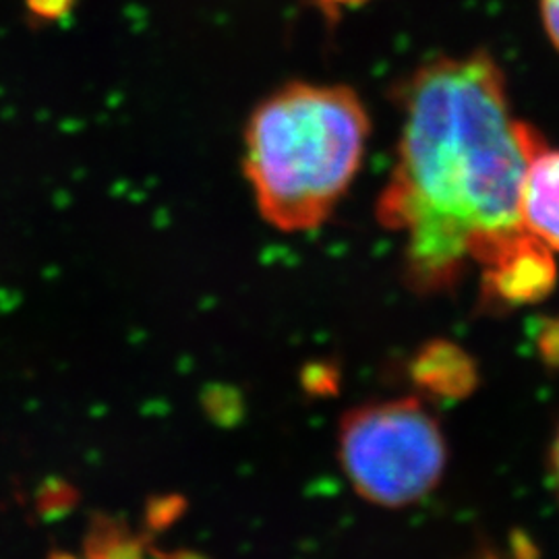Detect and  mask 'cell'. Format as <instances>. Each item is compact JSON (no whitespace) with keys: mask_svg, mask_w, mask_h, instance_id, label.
I'll use <instances>...</instances> for the list:
<instances>
[{"mask_svg":"<svg viewBox=\"0 0 559 559\" xmlns=\"http://www.w3.org/2000/svg\"><path fill=\"white\" fill-rule=\"evenodd\" d=\"M558 278L554 251L528 230L508 240L483 265L485 295L503 305H528L547 297Z\"/></svg>","mask_w":559,"mask_h":559,"instance_id":"obj_4","label":"cell"},{"mask_svg":"<svg viewBox=\"0 0 559 559\" xmlns=\"http://www.w3.org/2000/svg\"><path fill=\"white\" fill-rule=\"evenodd\" d=\"M520 222L559 253V150L543 145L528 162L520 189Z\"/></svg>","mask_w":559,"mask_h":559,"instance_id":"obj_5","label":"cell"},{"mask_svg":"<svg viewBox=\"0 0 559 559\" xmlns=\"http://www.w3.org/2000/svg\"><path fill=\"white\" fill-rule=\"evenodd\" d=\"M78 0H25V9L36 23L64 20Z\"/></svg>","mask_w":559,"mask_h":559,"instance_id":"obj_7","label":"cell"},{"mask_svg":"<svg viewBox=\"0 0 559 559\" xmlns=\"http://www.w3.org/2000/svg\"><path fill=\"white\" fill-rule=\"evenodd\" d=\"M396 162L376 205L404 240L415 290H443L526 228L520 189L545 145L516 117L506 73L485 50L427 60L400 87Z\"/></svg>","mask_w":559,"mask_h":559,"instance_id":"obj_1","label":"cell"},{"mask_svg":"<svg viewBox=\"0 0 559 559\" xmlns=\"http://www.w3.org/2000/svg\"><path fill=\"white\" fill-rule=\"evenodd\" d=\"M321 11H325L330 17H336L344 9H357L360 4H367L369 0H316Z\"/></svg>","mask_w":559,"mask_h":559,"instance_id":"obj_9","label":"cell"},{"mask_svg":"<svg viewBox=\"0 0 559 559\" xmlns=\"http://www.w3.org/2000/svg\"><path fill=\"white\" fill-rule=\"evenodd\" d=\"M417 378L433 392L464 394L475 380V371L459 348L450 344H433L420 355Z\"/></svg>","mask_w":559,"mask_h":559,"instance_id":"obj_6","label":"cell"},{"mask_svg":"<svg viewBox=\"0 0 559 559\" xmlns=\"http://www.w3.org/2000/svg\"><path fill=\"white\" fill-rule=\"evenodd\" d=\"M371 119L342 83H284L253 108L242 170L261 218L282 233L316 230L359 177Z\"/></svg>","mask_w":559,"mask_h":559,"instance_id":"obj_2","label":"cell"},{"mask_svg":"<svg viewBox=\"0 0 559 559\" xmlns=\"http://www.w3.org/2000/svg\"><path fill=\"white\" fill-rule=\"evenodd\" d=\"M539 11L545 34L559 52V0H539Z\"/></svg>","mask_w":559,"mask_h":559,"instance_id":"obj_8","label":"cell"},{"mask_svg":"<svg viewBox=\"0 0 559 559\" xmlns=\"http://www.w3.org/2000/svg\"><path fill=\"white\" fill-rule=\"evenodd\" d=\"M549 471H551V483L556 489V496L559 500V427L554 443H551V456H549Z\"/></svg>","mask_w":559,"mask_h":559,"instance_id":"obj_10","label":"cell"},{"mask_svg":"<svg viewBox=\"0 0 559 559\" xmlns=\"http://www.w3.org/2000/svg\"><path fill=\"white\" fill-rule=\"evenodd\" d=\"M338 456L362 500L406 508L440 485L448 445L440 423L419 400H383L342 419Z\"/></svg>","mask_w":559,"mask_h":559,"instance_id":"obj_3","label":"cell"}]
</instances>
